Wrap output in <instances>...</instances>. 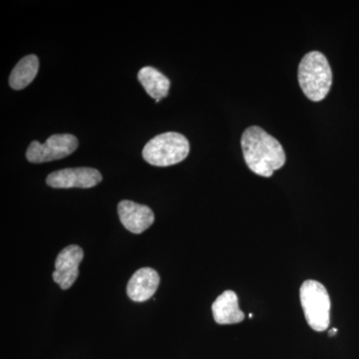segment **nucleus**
<instances>
[{
    "instance_id": "f257e3e1",
    "label": "nucleus",
    "mask_w": 359,
    "mask_h": 359,
    "mask_svg": "<svg viewBox=\"0 0 359 359\" xmlns=\"http://www.w3.org/2000/svg\"><path fill=\"white\" fill-rule=\"evenodd\" d=\"M243 153L250 171L259 176H273V172L285 164V153L282 144L261 127H249L243 133Z\"/></svg>"
},
{
    "instance_id": "f03ea898",
    "label": "nucleus",
    "mask_w": 359,
    "mask_h": 359,
    "mask_svg": "<svg viewBox=\"0 0 359 359\" xmlns=\"http://www.w3.org/2000/svg\"><path fill=\"white\" fill-rule=\"evenodd\" d=\"M299 83L304 95L313 102H320L327 96L332 85V71L321 52H309L302 59Z\"/></svg>"
},
{
    "instance_id": "7ed1b4c3",
    "label": "nucleus",
    "mask_w": 359,
    "mask_h": 359,
    "mask_svg": "<svg viewBox=\"0 0 359 359\" xmlns=\"http://www.w3.org/2000/svg\"><path fill=\"white\" fill-rule=\"evenodd\" d=\"M190 143L184 135L167 132L154 137L143 149L144 160L157 167L178 164L188 157Z\"/></svg>"
},
{
    "instance_id": "20e7f679",
    "label": "nucleus",
    "mask_w": 359,
    "mask_h": 359,
    "mask_svg": "<svg viewBox=\"0 0 359 359\" xmlns=\"http://www.w3.org/2000/svg\"><path fill=\"white\" fill-rule=\"evenodd\" d=\"M299 297L309 327L318 332L327 330L330 323L332 302L325 285L316 280H306L299 290Z\"/></svg>"
},
{
    "instance_id": "39448f33",
    "label": "nucleus",
    "mask_w": 359,
    "mask_h": 359,
    "mask_svg": "<svg viewBox=\"0 0 359 359\" xmlns=\"http://www.w3.org/2000/svg\"><path fill=\"white\" fill-rule=\"evenodd\" d=\"M77 147L78 140L74 135H52L44 144L32 142L26 151V159L34 164L60 160L72 154Z\"/></svg>"
},
{
    "instance_id": "423d86ee",
    "label": "nucleus",
    "mask_w": 359,
    "mask_h": 359,
    "mask_svg": "<svg viewBox=\"0 0 359 359\" xmlns=\"http://www.w3.org/2000/svg\"><path fill=\"white\" fill-rule=\"evenodd\" d=\"M102 176L93 168H68L52 172L46 178V184L54 189L93 188L101 183Z\"/></svg>"
},
{
    "instance_id": "0eeeda50",
    "label": "nucleus",
    "mask_w": 359,
    "mask_h": 359,
    "mask_svg": "<svg viewBox=\"0 0 359 359\" xmlns=\"http://www.w3.org/2000/svg\"><path fill=\"white\" fill-rule=\"evenodd\" d=\"M83 257V250L77 245H68L59 252L52 278L61 289H70L73 283L76 282L79 275L78 268Z\"/></svg>"
},
{
    "instance_id": "6e6552de",
    "label": "nucleus",
    "mask_w": 359,
    "mask_h": 359,
    "mask_svg": "<svg viewBox=\"0 0 359 359\" xmlns=\"http://www.w3.org/2000/svg\"><path fill=\"white\" fill-rule=\"evenodd\" d=\"M118 215L123 226L133 233H141L152 226L154 212L148 205L124 200L118 204Z\"/></svg>"
},
{
    "instance_id": "1a4fd4ad",
    "label": "nucleus",
    "mask_w": 359,
    "mask_h": 359,
    "mask_svg": "<svg viewBox=\"0 0 359 359\" xmlns=\"http://www.w3.org/2000/svg\"><path fill=\"white\" fill-rule=\"evenodd\" d=\"M160 276L155 269L142 268L130 278L127 285V294L133 302L148 301L159 287Z\"/></svg>"
},
{
    "instance_id": "9d476101",
    "label": "nucleus",
    "mask_w": 359,
    "mask_h": 359,
    "mask_svg": "<svg viewBox=\"0 0 359 359\" xmlns=\"http://www.w3.org/2000/svg\"><path fill=\"white\" fill-rule=\"evenodd\" d=\"M212 311L218 325H235L245 320V313L238 306V295L233 290L219 295L212 304Z\"/></svg>"
},
{
    "instance_id": "9b49d317",
    "label": "nucleus",
    "mask_w": 359,
    "mask_h": 359,
    "mask_svg": "<svg viewBox=\"0 0 359 359\" xmlns=\"http://www.w3.org/2000/svg\"><path fill=\"white\" fill-rule=\"evenodd\" d=\"M138 79L147 94L154 98L157 103L169 93L171 85L169 78L154 67L146 66L142 68L138 73Z\"/></svg>"
},
{
    "instance_id": "f8f14e48",
    "label": "nucleus",
    "mask_w": 359,
    "mask_h": 359,
    "mask_svg": "<svg viewBox=\"0 0 359 359\" xmlns=\"http://www.w3.org/2000/svg\"><path fill=\"white\" fill-rule=\"evenodd\" d=\"M39 69V57L34 54L25 56L13 68L9 77V85L14 90L25 89L36 77Z\"/></svg>"
},
{
    "instance_id": "ddd939ff",
    "label": "nucleus",
    "mask_w": 359,
    "mask_h": 359,
    "mask_svg": "<svg viewBox=\"0 0 359 359\" xmlns=\"http://www.w3.org/2000/svg\"><path fill=\"white\" fill-rule=\"evenodd\" d=\"M337 328H334V330H330V337H332V335L337 334Z\"/></svg>"
}]
</instances>
